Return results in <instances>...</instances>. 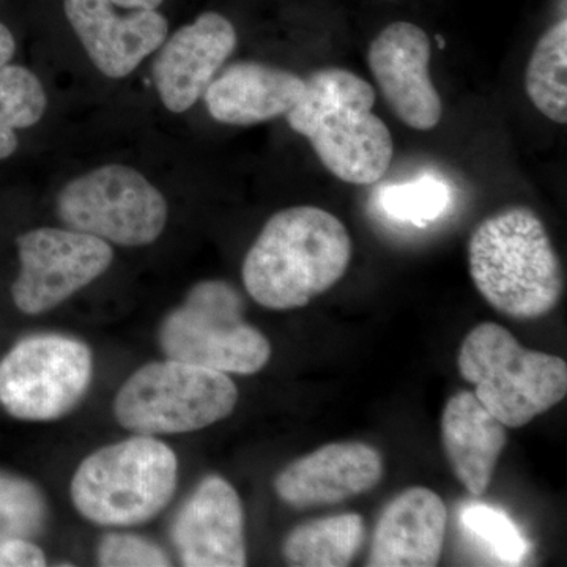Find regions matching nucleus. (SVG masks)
Segmentation results:
<instances>
[{"instance_id":"nucleus-9","label":"nucleus","mask_w":567,"mask_h":567,"mask_svg":"<svg viewBox=\"0 0 567 567\" xmlns=\"http://www.w3.org/2000/svg\"><path fill=\"white\" fill-rule=\"evenodd\" d=\"M92 352L61 334L22 339L0 361V404L21 421H55L87 393Z\"/></svg>"},{"instance_id":"nucleus-4","label":"nucleus","mask_w":567,"mask_h":567,"mask_svg":"<svg viewBox=\"0 0 567 567\" xmlns=\"http://www.w3.org/2000/svg\"><path fill=\"white\" fill-rule=\"evenodd\" d=\"M457 368L477 401L511 429L532 423L567 394L566 361L527 349L498 323H480L466 334Z\"/></svg>"},{"instance_id":"nucleus-20","label":"nucleus","mask_w":567,"mask_h":567,"mask_svg":"<svg viewBox=\"0 0 567 567\" xmlns=\"http://www.w3.org/2000/svg\"><path fill=\"white\" fill-rule=\"evenodd\" d=\"M528 99L540 114L558 125L567 122V18L537 40L525 71Z\"/></svg>"},{"instance_id":"nucleus-24","label":"nucleus","mask_w":567,"mask_h":567,"mask_svg":"<svg viewBox=\"0 0 567 567\" xmlns=\"http://www.w3.org/2000/svg\"><path fill=\"white\" fill-rule=\"evenodd\" d=\"M0 517L13 532H37L44 518L43 496L28 481L0 473Z\"/></svg>"},{"instance_id":"nucleus-26","label":"nucleus","mask_w":567,"mask_h":567,"mask_svg":"<svg viewBox=\"0 0 567 567\" xmlns=\"http://www.w3.org/2000/svg\"><path fill=\"white\" fill-rule=\"evenodd\" d=\"M47 566L43 550L29 540L9 539L0 544V567H39Z\"/></svg>"},{"instance_id":"nucleus-30","label":"nucleus","mask_w":567,"mask_h":567,"mask_svg":"<svg viewBox=\"0 0 567 567\" xmlns=\"http://www.w3.org/2000/svg\"><path fill=\"white\" fill-rule=\"evenodd\" d=\"M436 44H439L440 50H445L446 43L442 35H436Z\"/></svg>"},{"instance_id":"nucleus-28","label":"nucleus","mask_w":567,"mask_h":567,"mask_svg":"<svg viewBox=\"0 0 567 567\" xmlns=\"http://www.w3.org/2000/svg\"><path fill=\"white\" fill-rule=\"evenodd\" d=\"M18 134L17 132H10V130L2 128L0 126V162L10 158L18 151Z\"/></svg>"},{"instance_id":"nucleus-11","label":"nucleus","mask_w":567,"mask_h":567,"mask_svg":"<svg viewBox=\"0 0 567 567\" xmlns=\"http://www.w3.org/2000/svg\"><path fill=\"white\" fill-rule=\"evenodd\" d=\"M431 58L427 32L409 21L391 22L369 44V70L383 99L399 121L416 132H431L443 117Z\"/></svg>"},{"instance_id":"nucleus-23","label":"nucleus","mask_w":567,"mask_h":567,"mask_svg":"<svg viewBox=\"0 0 567 567\" xmlns=\"http://www.w3.org/2000/svg\"><path fill=\"white\" fill-rule=\"evenodd\" d=\"M462 522L480 537L506 565H520L529 546L514 522L502 511L486 505H473L462 513Z\"/></svg>"},{"instance_id":"nucleus-18","label":"nucleus","mask_w":567,"mask_h":567,"mask_svg":"<svg viewBox=\"0 0 567 567\" xmlns=\"http://www.w3.org/2000/svg\"><path fill=\"white\" fill-rule=\"evenodd\" d=\"M442 442L458 483L472 495L486 494L506 447V425L473 391L462 390L451 395L443 409Z\"/></svg>"},{"instance_id":"nucleus-15","label":"nucleus","mask_w":567,"mask_h":567,"mask_svg":"<svg viewBox=\"0 0 567 567\" xmlns=\"http://www.w3.org/2000/svg\"><path fill=\"white\" fill-rule=\"evenodd\" d=\"M383 473V457L374 446L330 443L281 470L275 477V492L297 509L338 505L379 486Z\"/></svg>"},{"instance_id":"nucleus-22","label":"nucleus","mask_w":567,"mask_h":567,"mask_svg":"<svg viewBox=\"0 0 567 567\" xmlns=\"http://www.w3.org/2000/svg\"><path fill=\"white\" fill-rule=\"evenodd\" d=\"M450 192L445 183L435 178H421L405 185L383 189L382 205L388 215L401 221L427 226L446 212Z\"/></svg>"},{"instance_id":"nucleus-8","label":"nucleus","mask_w":567,"mask_h":567,"mask_svg":"<svg viewBox=\"0 0 567 567\" xmlns=\"http://www.w3.org/2000/svg\"><path fill=\"white\" fill-rule=\"evenodd\" d=\"M58 213L78 233L107 244L147 246L163 234L169 210L163 193L140 171L106 164L66 183Z\"/></svg>"},{"instance_id":"nucleus-3","label":"nucleus","mask_w":567,"mask_h":567,"mask_svg":"<svg viewBox=\"0 0 567 567\" xmlns=\"http://www.w3.org/2000/svg\"><path fill=\"white\" fill-rule=\"evenodd\" d=\"M468 267L481 297L511 319L550 315L565 290L558 254L528 207L505 208L484 219L470 237Z\"/></svg>"},{"instance_id":"nucleus-2","label":"nucleus","mask_w":567,"mask_h":567,"mask_svg":"<svg viewBox=\"0 0 567 567\" xmlns=\"http://www.w3.org/2000/svg\"><path fill=\"white\" fill-rule=\"evenodd\" d=\"M300 102L286 115L295 133L315 148L334 177L352 185H372L386 174L394 141L375 115V91L353 71L330 66L306 78Z\"/></svg>"},{"instance_id":"nucleus-19","label":"nucleus","mask_w":567,"mask_h":567,"mask_svg":"<svg viewBox=\"0 0 567 567\" xmlns=\"http://www.w3.org/2000/svg\"><path fill=\"white\" fill-rule=\"evenodd\" d=\"M365 537L360 514H339L298 525L287 535L282 555L297 567H346L352 565Z\"/></svg>"},{"instance_id":"nucleus-21","label":"nucleus","mask_w":567,"mask_h":567,"mask_svg":"<svg viewBox=\"0 0 567 567\" xmlns=\"http://www.w3.org/2000/svg\"><path fill=\"white\" fill-rule=\"evenodd\" d=\"M48 96L40 78L22 65L0 66V126L11 132L31 128L43 118Z\"/></svg>"},{"instance_id":"nucleus-25","label":"nucleus","mask_w":567,"mask_h":567,"mask_svg":"<svg viewBox=\"0 0 567 567\" xmlns=\"http://www.w3.org/2000/svg\"><path fill=\"white\" fill-rule=\"evenodd\" d=\"M99 565L104 567H164L171 559L152 540L133 535L104 536L99 547Z\"/></svg>"},{"instance_id":"nucleus-7","label":"nucleus","mask_w":567,"mask_h":567,"mask_svg":"<svg viewBox=\"0 0 567 567\" xmlns=\"http://www.w3.org/2000/svg\"><path fill=\"white\" fill-rule=\"evenodd\" d=\"M237 402L229 375L167 358L137 369L123 383L114 415L133 434H188L226 420Z\"/></svg>"},{"instance_id":"nucleus-16","label":"nucleus","mask_w":567,"mask_h":567,"mask_svg":"<svg viewBox=\"0 0 567 567\" xmlns=\"http://www.w3.org/2000/svg\"><path fill=\"white\" fill-rule=\"evenodd\" d=\"M445 502L427 487L405 488L380 514L368 563L372 567H432L445 544Z\"/></svg>"},{"instance_id":"nucleus-12","label":"nucleus","mask_w":567,"mask_h":567,"mask_svg":"<svg viewBox=\"0 0 567 567\" xmlns=\"http://www.w3.org/2000/svg\"><path fill=\"white\" fill-rule=\"evenodd\" d=\"M233 22L205 11L164 40L153 62V80L167 111L183 114L203 99L210 82L237 48Z\"/></svg>"},{"instance_id":"nucleus-27","label":"nucleus","mask_w":567,"mask_h":567,"mask_svg":"<svg viewBox=\"0 0 567 567\" xmlns=\"http://www.w3.org/2000/svg\"><path fill=\"white\" fill-rule=\"evenodd\" d=\"M17 52V40L6 24L0 22V66L7 65Z\"/></svg>"},{"instance_id":"nucleus-5","label":"nucleus","mask_w":567,"mask_h":567,"mask_svg":"<svg viewBox=\"0 0 567 567\" xmlns=\"http://www.w3.org/2000/svg\"><path fill=\"white\" fill-rule=\"evenodd\" d=\"M177 473V456L166 443L137 435L85 458L71 481V499L93 524L134 527L169 505Z\"/></svg>"},{"instance_id":"nucleus-17","label":"nucleus","mask_w":567,"mask_h":567,"mask_svg":"<svg viewBox=\"0 0 567 567\" xmlns=\"http://www.w3.org/2000/svg\"><path fill=\"white\" fill-rule=\"evenodd\" d=\"M305 78L256 61L230 63L204 93L207 111L224 125L249 126L286 117L303 96Z\"/></svg>"},{"instance_id":"nucleus-1","label":"nucleus","mask_w":567,"mask_h":567,"mask_svg":"<svg viewBox=\"0 0 567 567\" xmlns=\"http://www.w3.org/2000/svg\"><path fill=\"white\" fill-rule=\"evenodd\" d=\"M352 238L341 219L312 205L275 213L249 251L241 278L256 303L274 311L303 308L341 281Z\"/></svg>"},{"instance_id":"nucleus-6","label":"nucleus","mask_w":567,"mask_h":567,"mask_svg":"<svg viewBox=\"0 0 567 567\" xmlns=\"http://www.w3.org/2000/svg\"><path fill=\"white\" fill-rule=\"evenodd\" d=\"M244 309V298L229 282H197L159 328L163 353L227 375L262 371L271 358L270 341L246 322Z\"/></svg>"},{"instance_id":"nucleus-29","label":"nucleus","mask_w":567,"mask_h":567,"mask_svg":"<svg viewBox=\"0 0 567 567\" xmlns=\"http://www.w3.org/2000/svg\"><path fill=\"white\" fill-rule=\"evenodd\" d=\"M111 2L125 10H158L163 0H111Z\"/></svg>"},{"instance_id":"nucleus-10","label":"nucleus","mask_w":567,"mask_h":567,"mask_svg":"<svg viewBox=\"0 0 567 567\" xmlns=\"http://www.w3.org/2000/svg\"><path fill=\"white\" fill-rule=\"evenodd\" d=\"M17 248L21 268L11 297L29 316L58 308L106 274L114 260L107 241L69 227L29 230L17 238Z\"/></svg>"},{"instance_id":"nucleus-13","label":"nucleus","mask_w":567,"mask_h":567,"mask_svg":"<svg viewBox=\"0 0 567 567\" xmlns=\"http://www.w3.org/2000/svg\"><path fill=\"white\" fill-rule=\"evenodd\" d=\"M63 11L93 65L111 80L130 76L169 32L158 10L121 14L111 0H63Z\"/></svg>"},{"instance_id":"nucleus-14","label":"nucleus","mask_w":567,"mask_h":567,"mask_svg":"<svg viewBox=\"0 0 567 567\" xmlns=\"http://www.w3.org/2000/svg\"><path fill=\"white\" fill-rule=\"evenodd\" d=\"M173 543L188 567L246 566L244 505L233 484L200 481L174 518Z\"/></svg>"}]
</instances>
